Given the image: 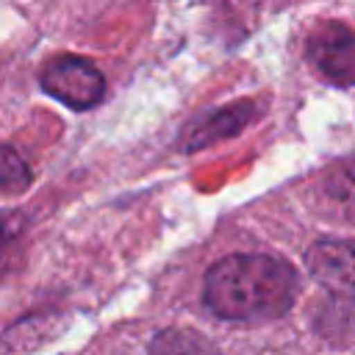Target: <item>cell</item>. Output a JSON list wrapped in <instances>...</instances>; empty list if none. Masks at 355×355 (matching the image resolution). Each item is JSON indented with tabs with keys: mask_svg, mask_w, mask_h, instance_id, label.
Masks as SVG:
<instances>
[{
	"mask_svg": "<svg viewBox=\"0 0 355 355\" xmlns=\"http://www.w3.org/2000/svg\"><path fill=\"white\" fill-rule=\"evenodd\" d=\"M297 288V272L283 258L236 252L208 269L205 305L230 322H266L294 305Z\"/></svg>",
	"mask_w": 355,
	"mask_h": 355,
	"instance_id": "cell-1",
	"label": "cell"
},
{
	"mask_svg": "<svg viewBox=\"0 0 355 355\" xmlns=\"http://www.w3.org/2000/svg\"><path fill=\"white\" fill-rule=\"evenodd\" d=\"M39 83L50 97L75 111L94 108L105 94L103 72L80 55H58L47 61L39 72Z\"/></svg>",
	"mask_w": 355,
	"mask_h": 355,
	"instance_id": "cell-2",
	"label": "cell"
},
{
	"mask_svg": "<svg viewBox=\"0 0 355 355\" xmlns=\"http://www.w3.org/2000/svg\"><path fill=\"white\" fill-rule=\"evenodd\" d=\"M305 263L333 300L355 311V239L316 241L308 250Z\"/></svg>",
	"mask_w": 355,
	"mask_h": 355,
	"instance_id": "cell-3",
	"label": "cell"
},
{
	"mask_svg": "<svg viewBox=\"0 0 355 355\" xmlns=\"http://www.w3.org/2000/svg\"><path fill=\"white\" fill-rule=\"evenodd\" d=\"M311 208L338 225H355V155L330 164L308 186Z\"/></svg>",
	"mask_w": 355,
	"mask_h": 355,
	"instance_id": "cell-4",
	"label": "cell"
},
{
	"mask_svg": "<svg viewBox=\"0 0 355 355\" xmlns=\"http://www.w3.org/2000/svg\"><path fill=\"white\" fill-rule=\"evenodd\" d=\"M311 64L333 83H355V31L347 25H324L308 42Z\"/></svg>",
	"mask_w": 355,
	"mask_h": 355,
	"instance_id": "cell-5",
	"label": "cell"
},
{
	"mask_svg": "<svg viewBox=\"0 0 355 355\" xmlns=\"http://www.w3.org/2000/svg\"><path fill=\"white\" fill-rule=\"evenodd\" d=\"M255 114V105L250 103H233L227 108H219L202 119H197L186 133H183V150H200L208 147L219 139H230L236 136Z\"/></svg>",
	"mask_w": 355,
	"mask_h": 355,
	"instance_id": "cell-6",
	"label": "cell"
},
{
	"mask_svg": "<svg viewBox=\"0 0 355 355\" xmlns=\"http://www.w3.org/2000/svg\"><path fill=\"white\" fill-rule=\"evenodd\" d=\"M144 355H219V352L197 330L169 327V330H161L158 336H153Z\"/></svg>",
	"mask_w": 355,
	"mask_h": 355,
	"instance_id": "cell-7",
	"label": "cell"
},
{
	"mask_svg": "<svg viewBox=\"0 0 355 355\" xmlns=\"http://www.w3.org/2000/svg\"><path fill=\"white\" fill-rule=\"evenodd\" d=\"M25 214L22 211H3L0 214V277L8 275L22 255V236H25Z\"/></svg>",
	"mask_w": 355,
	"mask_h": 355,
	"instance_id": "cell-8",
	"label": "cell"
},
{
	"mask_svg": "<svg viewBox=\"0 0 355 355\" xmlns=\"http://www.w3.org/2000/svg\"><path fill=\"white\" fill-rule=\"evenodd\" d=\"M33 175L25 164V158L11 147V144H0V191H25L31 186Z\"/></svg>",
	"mask_w": 355,
	"mask_h": 355,
	"instance_id": "cell-9",
	"label": "cell"
}]
</instances>
